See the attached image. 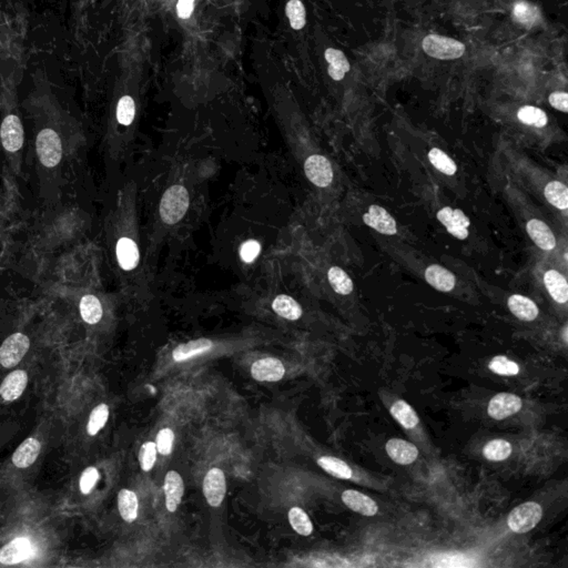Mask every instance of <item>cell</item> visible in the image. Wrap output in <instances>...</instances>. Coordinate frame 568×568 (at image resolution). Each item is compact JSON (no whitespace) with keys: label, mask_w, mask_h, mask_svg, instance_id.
<instances>
[{"label":"cell","mask_w":568,"mask_h":568,"mask_svg":"<svg viewBox=\"0 0 568 568\" xmlns=\"http://www.w3.org/2000/svg\"><path fill=\"white\" fill-rule=\"evenodd\" d=\"M164 490L166 494L167 509L171 513L176 512L182 501L183 493H184V484L179 473L176 471L167 473Z\"/></svg>","instance_id":"obj_15"},{"label":"cell","mask_w":568,"mask_h":568,"mask_svg":"<svg viewBox=\"0 0 568 568\" xmlns=\"http://www.w3.org/2000/svg\"><path fill=\"white\" fill-rule=\"evenodd\" d=\"M189 203H190V199H189V193L184 187H170L161 199V219L166 225H176L186 216Z\"/></svg>","instance_id":"obj_1"},{"label":"cell","mask_w":568,"mask_h":568,"mask_svg":"<svg viewBox=\"0 0 568 568\" xmlns=\"http://www.w3.org/2000/svg\"><path fill=\"white\" fill-rule=\"evenodd\" d=\"M545 198L551 206L565 211L568 208V189L560 181H551L544 190Z\"/></svg>","instance_id":"obj_30"},{"label":"cell","mask_w":568,"mask_h":568,"mask_svg":"<svg viewBox=\"0 0 568 568\" xmlns=\"http://www.w3.org/2000/svg\"><path fill=\"white\" fill-rule=\"evenodd\" d=\"M562 339H564V342L567 343V327L564 328V333H562Z\"/></svg>","instance_id":"obj_48"},{"label":"cell","mask_w":568,"mask_h":568,"mask_svg":"<svg viewBox=\"0 0 568 568\" xmlns=\"http://www.w3.org/2000/svg\"><path fill=\"white\" fill-rule=\"evenodd\" d=\"M437 219L444 225L448 234L457 239L465 240L468 236L470 219L460 209H452L445 207L437 212Z\"/></svg>","instance_id":"obj_7"},{"label":"cell","mask_w":568,"mask_h":568,"mask_svg":"<svg viewBox=\"0 0 568 568\" xmlns=\"http://www.w3.org/2000/svg\"><path fill=\"white\" fill-rule=\"evenodd\" d=\"M518 118L520 122L536 128L545 127L549 121L543 110L533 107V106H525V107L520 108L518 110Z\"/></svg>","instance_id":"obj_36"},{"label":"cell","mask_w":568,"mask_h":568,"mask_svg":"<svg viewBox=\"0 0 568 568\" xmlns=\"http://www.w3.org/2000/svg\"><path fill=\"white\" fill-rule=\"evenodd\" d=\"M193 7L194 0H179L177 5L178 16L182 19H187L193 12Z\"/></svg>","instance_id":"obj_47"},{"label":"cell","mask_w":568,"mask_h":568,"mask_svg":"<svg viewBox=\"0 0 568 568\" xmlns=\"http://www.w3.org/2000/svg\"><path fill=\"white\" fill-rule=\"evenodd\" d=\"M108 417H109V408L107 405L100 404L97 408H93L87 426L89 435H96L99 430H102L107 423Z\"/></svg>","instance_id":"obj_40"},{"label":"cell","mask_w":568,"mask_h":568,"mask_svg":"<svg viewBox=\"0 0 568 568\" xmlns=\"http://www.w3.org/2000/svg\"><path fill=\"white\" fill-rule=\"evenodd\" d=\"M422 47L425 54L441 60L457 59L465 53V46L463 44L439 35H428L425 37Z\"/></svg>","instance_id":"obj_2"},{"label":"cell","mask_w":568,"mask_h":568,"mask_svg":"<svg viewBox=\"0 0 568 568\" xmlns=\"http://www.w3.org/2000/svg\"><path fill=\"white\" fill-rule=\"evenodd\" d=\"M227 492L225 473L217 467H214L207 473L203 481V494L209 505L218 507L223 504Z\"/></svg>","instance_id":"obj_8"},{"label":"cell","mask_w":568,"mask_h":568,"mask_svg":"<svg viewBox=\"0 0 568 568\" xmlns=\"http://www.w3.org/2000/svg\"><path fill=\"white\" fill-rule=\"evenodd\" d=\"M428 159H430V164H433L436 169L442 173L448 176L455 175L456 170H457L455 162L439 148H433L428 152Z\"/></svg>","instance_id":"obj_37"},{"label":"cell","mask_w":568,"mask_h":568,"mask_svg":"<svg viewBox=\"0 0 568 568\" xmlns=\"http://www.w3.org/2000/svg\"><path fill=\"white\" fill-rule=\"evenodd\" d=\"M285 375L283 363L274 357H265L251 366V375L259 382H276Z\"/></svg>","instance_id":"obj_11"},{"label":"cell","mask_w":568,"mask_h":568,"mask_svg":"<svg viewBox=\"0 0 568 568\" xmlns=\"http://www.w3.org/2000/svg\"><path fill=\"white\" fill-rule=\"evenodd\" d=\"M513 18L520 25L524 26L526 28H531L540 23V9L525 0H518L513 8Z\"/></svg>","instance_id":"obj_25"},{"label":"cell","mask_w":568,"mask_h":568,"mask_svg":"<svg viewBox=\"0 0 568 568\" xmlns=\"http://www.w3.org/2000/svg\"><path fill=\"white\" fill-rule=\"evenodd\" d=\"M425 280L442 292H450L455 287L456 278L453 273L441 265H433L425 271Z\"/></svg>","instance_id":"obj_18"},{"label":"cell","mask_w":568,"mask_h":568,"mask_svg":"<svg viewBox=\"0 0 568 568\" xmlns=\"http://www.w3.org/2000/svg\"><path fill=\"white\" fill-rule=\"evenodd\" d=\"M117 259L124 271H131L138 265L140 254L135 242L130 238H121L117 243Z\"/></svg>","instance_id":"obj_19"},{"label":"cell","mask_w":568,"mask_h":568,"mask_svg":"<svg viewBox=\"0 0 568 568\" xmlns=\"http://www.w3.org/2000/svg\"><path fill=\"white\" fill-rule=\"evenodd\" d=\"M304 172L307 179L319 188L330 186L333 180L332 166L323 155H313L307 158L304 164Z\"/></svg>","instance_id":"obj_6"},{"label":"cell","mask_w":568,"mask_h":568,"mask_svg":"<svg viewBox=\"0 0 568 568\" xmlns=\"http://www.w3.org/2000/svg\"><path fill=\"white\" fill-rule=\"evenodd\" d=\"M80 314H82V320L87 322L88 324H96L102 318V303L99 301L97 296L93 294H87L84 296L80 301Z\"/></svg>","instance_id":"obj_31"},{"label":"cell","mask_w":568,"mask_h":568,"mask_svg":"<svg viewBox=\"0 0 568 568\" xmlns=\"http://www.w3.org/2000/svg\"><path fill=\"white\" fill-rule=\"evenodd\" d=\"M526 230L529 238L534 241L538 248L544 251L554 250L556 239L549 225L538 219L529 220L526 225Z\"/></svg>","instance_id":"obj_14"},{"label":"cell","mask_w":568,"mask_h":568,"mask_svg":"<svg viewBox=\"0 0 568 568\" xmlns=\"http://www.w3.org/2000/svg\"><path fill=\"white\" fill-rule=\"evenodd\" d=\"M328 278L333 290L341 296H348L353 291V282L351 278L341 267H331L328 272Z\"/></svg>","instance_id":"obj_33"},{"label":"cell","mask_w":568,"mask_h":568,"mask_svg":"<svg viewBox=\"0 0 568 568\" xmlns=\"http://www.w3.org/2000/svg\"><path fill=\"white\" fill-rule=\"evenodd\" d=\"M157 446L153 442H146L141 446L140 452H139V462H140L142 471L148 472L151 470L157 461Z\"/></svg>","instance_id":"obj_42"},{"label":"cell","mask_w":568,"mask_h":568,"mask_svg":"<svg viewBox=\"0 0 568 568\" xmlns=\"http://www.w3.org/2000/svg\"><path fill=\"white\" fill-rule=\"evenodd\" d=\"M544 283L551 298L557 303L565 304L568 300V285L565 276L556 270H549L544 276Z\"/></svg>","instance_id":"obj_23"},{"label":"cell","mask_w":568,"mask_h":568,"mask_svg":"<svg viewBox=\"0 0 568 568\" xmlns=\"http://www.w3.org/2000/svg\"><path fill=\"white\" fill-rule=\"evenodd\" d=\"M30 341L23 333L10 335L0 346V364L6 369L17 366L28 351Z\"/></svg>","instance_id":"obj_5"},{"label":"cell","mask_w":568,"mask_h":568,"mask_svg":"<svg viewBox=\"0 0 568 568\" xmlns=\"http://www.w3.org/2000/svg\"><path fill=\"white\" fill-rule=\"evenodd\" d=\"M542 516H543V509L540 504L535 503V502H527L520 507H515L512 512L509 513L507 524L513 532L518 533V534H525L532 531L535 526L540 523Z\"/></svg>","instance_id":"obj_3"},{"label":"cell","mask_w":568,"mask_h":568,"mask_svg":"<svg viewBox=\"0 0 568 568\" xmlns=\"http://www.w3.org/2000/svg\"><path fill=\"white\" fill-rule=\"evenodd\" d=\"M318 464L330 475L341 480H350L353 476L351 467L342 460L333 456H322L318 460Z\"/></svg>","instance_id":"obj_32"},{"label":"cell","mask_w":568,"mask_h":568,"mask_svg":"<svg viewBox=\"0 0 568 568\" xmlns=\"http://www.w3.org/2000/svg\"><path fill=\"white\" fill-rule=\"evenodd\" d=\"M390 412L395 421L402 425L403 428H408V430L415 428L419 423V417L412 408L411 405H408V403L401 399L392 405Z\"/></svg>","instance_id":"obj_29"},{"label":"cell","mask_w":568,"mask_h":568,"mask_svg":"<svg viewBox=\"0 0 568 568\" xmlns=\"http://www.w3.org/2000/svg\"><path fill=\"white\" fill-rule=\"evenodd\" d=\"M522 408V399L518 395L511 393H498L493 397L489 404L487 413L492 419H507L513 414L518 413Z\"/></svg>","instance_id":"obj_10"},{"label":"cell","mask_w":568,"mask_h":568,"mask_svg":"<svg viewBox=\"0 0 568 568\" xmlns=\"http://www.w3.org/2000/svg\"><path fill=\"white\" fill-rule=\"evenodd\" d=\"M214 348V343L209 339H198V340L190 341L188 343L180 344L176 348L172 353L173 360L176 362H183V361L190 360L192 357L198 355L205 354L207 352Z\"/></svg>","instance_id":"obj_21"},{"label":"cell","mask_w":568,"mask_h":568,"mask_svg":"<svg viewBox=\"0 0 568 568\" xmlns=\"http://www.w3.org/2000/svg\"><path fill=\"white\" fill-rule=\"evenodd\" d=\"M31 553H32V549H31V544L28 540L16 538L0 549V562H3L5 565L17 564L28 558Z\"/></svg>","instance_id":"obj_16"},{"label":"cell","mask_w":568,"mask_h":568,"mask_svg":"<svg viewBox=\"0 0 568 568\" xmlns=\"http://www.w3.org/2000/svg\"><path fill=\"white\" fill-rule=\"evenodd\" d=\"M99 473L95 467H88L85 472L82 473L80 477V490L84 494H89L96 485L98 481Z\"/></svg>","instance_id":"obj_45"},{"label":"cell","mask_w":568,"mask_h":568,"mask_svg":"<svg viewBox=\"0 0 568 568\" xmlns=\"http://www.w3.org/2000/svg\"><path fill=\"white\" fill-rule=\"evenodd\" d=\"M507 304H509L511 312L520 320L531 322L538 318V305L531 299L520 296V294H514L509 299Z\"/></svg>","instance_id":"obj_24"},{"label":"cell","mask_w":568,"mask_h":568,"mask_svg":"<svg viewBox=\"0 0 568 568\" xmlns=\"http://www.w3.org/2000/svg\"><path fill=\"white\" fill-rule=\"evenodd\" d=\"M549 104L551 107L555 109L560 110L562 113H567L568 111V95L564 91H556V93H551L549 98Z\"/></svg>","instance_id":"obj_46"},{"label":"cell","mask_w":568,"mask_h":568,"mask_svg":"<svg viewBox=\"0 0 568 568\" xmlns=\"http://www.w3.org/2000/svg\"><path fill=\"white\" fill-rule=\"evenodd\" d=\"M27 382H28V377L25 371L23 370L14 371L7 375L6 379L3 380V384L0 386V395L6 401H15L21 397V394L27 386Z\"/></svg>","instance_id":"obj_20"},{"label":"cell","mask_w":568,"mask_h":568,"mask_svg":"<svg viewBox=\"0 0 568 568\" xmlns=\"http://www.w3.org/2000/svg\"><path fill=\"white\" fill-rule=\"evenodd\" d=\"M489 369L498 375L502 377H515L520 373V366L518 363L509 360V357L504 355H498L493 357L489 363Z\"/></svg>","instance_id":"obj_39"},{"label":"cell","mask_w":568,"mask_h":568,"mask_svg":"<svg viewBox=\"0 0 568 568\" xmlns=\"http://www.w3.org/2000/svg\"><path fill=\"white\" fill-rule=\"evenodd\" d=\"M135 115V104L130 96H124L119 100L117 106V120L122 126H130L133 124Z\"/></svg>","instance_id":"obj_41"},{"label":"cell","mask_w":568,"mask_h":568,"mask_svg":"<svg viewBox=\"0 0 568 568\" xmlns=\"http://www.w3.org/2000/svg\"><path fill=\"white\" fill-rule=\"evenodd\" d=\"M118 509L121 518L128 523H133L138 518V498L133 491L121 490L118 494Z\"/></svg>","instance_id":"obj_28"},{"label":"cell","mask_w":568,"mask_h":568,"mask_svg":"<svg viewBox=\"0 0 568 568\" xmlns=\"http://www.w3.org/2000/svg\"><path fill=\"white\" fill-rule=\"evenodd\" d=\"M363 221L370 228L375 229L377 232L386 236L397 234V228L395 220L386 209L380 206H371L364 216Z\"/></svg>","instance_id":"obj_12"},{"label":"cell","mask_w":568,"mask_h":568,"mask_svg":"<svg viewBox=\"0 0 568 568\" xmlns=\"http://www.w3.org/2000/svg\"><path fill=\"white\" fill-rule=\"evenodd\" d=\"M1 142L9 152H17L23 144V128L19 117L8 115L3 119L0 129Z\"/></svg>","instance_id":"obj_9"},{"label":"cell","mask_w":568,"mask_h":568,"mask_svg":"<svg viewBox=\"0 0 568 568\" xmlns=\"http://www.w3.org/2000/svg\"><path fill=\"white\" fill-rule=\"evenodd\" d=\"M325 59L329 62L328 73L337 82L342 80L345 73L350 70V64L345 55L338 49L329 48L325 50Z\"/></svg>","instance_id":"obj_26"},{"label":"cell","mask_w":568,"mask_h":568,"mask_svg":"<svg viewBox=\"0 0 568 568\" xmlns=\"http://www.w3.org/2000/svg\"><path fill=\"white\" fill-rule=\"evenodd\" d=\"M40 448L41 445L36 439L29 437L25 439L12 455V463L15 466H17L18 468H27L31 464H34V462H36L37 457L39 455Z\"/></svg>","instance_id":"obj_22"},{"label":"cell","mask_w":568,"mask_h":568,"mask_svg":"<svg viewBox=\"0 0 568 568\" xmlns=\"http://www.w3.org/2000/svg\"><path fill=\"white\" fill-rule=\"evenodd\" d=\"M272 309L276 314L287 320L296 321L301 318V305L294 299L285 294H281L274 299Z\"/></svg>","instance_id":"obj_27"},{"label":"cell","mask_w":568,"mask_h":568,"mask_svg":"<svg viewBox=\"0 0 568 568\" xmlns=\"http://www.w3.org/2000/svg\"><path fill=\"white\" fill-rule=\"evenodd\" d=\"M289 520H290L292 529L298 534L302 536H309L312 534L313 525L310 520L309 515L304 512L301 507H292L289 512Z\"/></svg>","instance_id":"obj_35"},{"label":"cell","mask_w":568,"mask_h":568,"mask_svg":"<svg viewBox=\"0 0 568 568\" xmlns=\"http://www.w3.org/2000/svg\"><path fill=\"white\" fill-rule=\"evenodd\" d=\"M261 251V245L256 240H248L245 241L240 248V256L245 263H251L256 259Z\"/></svg>","instance_id":"obj_44"},{"label":"cell","mask_w":568,"mask_h":568,"mask_svg":"<svg viewBox=\"0 0 568 568\" xmlns=\"http://www.w3.org/2000/svg\"><path fill=\"white\" fill-rule=\"evenodd\" d=\"M287 18L290 20V25L294 30H301L307 23L305 7L301 0H290L285 7Z\"/></svg>","instance_id":"obj_38"},{"label":"cell","mask_w":568,"mask_h":568,"mask_svg":"<svg viewBox=\"0 0 568 568\" xmlns=\"http://www.w3.org/2000/svg\"><path fill=\"white\" fill-rule=\"evenodd\" d=\"M175 443V433L170 428H166L159 430L155 441L158 453L161 455H169Z\"/></svg>","instance_id":"obj_43"},{"label":"cell","mask_w":568,"mask_h":568,"mask_svg":"<svg viewBox=\"0 0 568 568\" xmlns=\"http://www.w3.org/2000/svg\"><path fill=\"white\" fill-rule=\"evenodd\" d=\"M386 453L397 464H412L419 456V450L410 442L401 439H392L386 443Z\"/></svg>","instance_id":"obj_13"},{"label":"cell","mask_w":568,"mask_h":568,"mask_svg":"<svg viewBox=\"0 0 568 568\" xmlns=\"http://www.w3.org/2000/svg\"><path fill=\"white\" fill-rule=\"evenodd\" d=\"M36 148L40 162L47 168H54L61 160V140L55 130H41L37 137Z\"/></svg>","instance_id":"obj_4"},{"label":"cell","mask_w":568,"mask_h":568,"mask_svg":"<svg viewBox=\"0 0 568 568\" xmlns=\"http://www.w3.org/2000/svg\"><path fill=\"white\" fill-rule=\"evenodd\" d=\"M512 453V445L505 439H493L483 448V455L489 461L501 462L509 459Z\"/></svg>","instance_id":"obj_34"},{"label":"cell","mask_w":568,"mask_h":568,"mask_svg":"<svg viewBox=\"0 0 568 568\" xmlns=\"http://www.w3.org/2000/svg\"><path fill=\"white\" fill-rule=\"evenodd\" d=\"M342 501L353 512L364 516H375L379 509L377 504L371 498L354 490L345 491L342 494Z\"/></svg>","instance_id":"obj_17"}]
</instances>
